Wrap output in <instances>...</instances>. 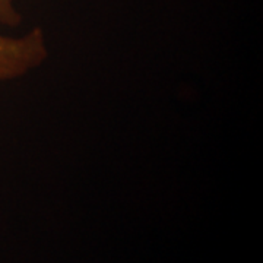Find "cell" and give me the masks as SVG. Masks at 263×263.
I'll return each mask as SVG.
<instances>
[{
  "label": "cell",
  "instance_id": "2",
  "mask_svg": "<svg viewBox=\"0 0 263 263\" xmlns=\"http://www.w3.org/2000/svg\"><path fill=\"white\" fill-rule=\"evenodd\" d=\"M21 19L22 16L16 8V0H0V25L16 27Z\"/></svg>",
  "mask_w": 263,
  "mask_h": 263
},
{
  "label": "cell",
  "instance_id": "1",
  "mask_svg": "<svg viewBox=\"0 0 263 263\" xmlns=\"http://www.w3.org/2000/svg\"><path fill=\"white\" fill-rule=\"evenodd\" d=\"M47 57V38L41 28L29 29L21 35L0 32V84L37 70Z\"/></svg>",
  "mask_w": 263,
  "mask_h": 263
}]
</instances>
